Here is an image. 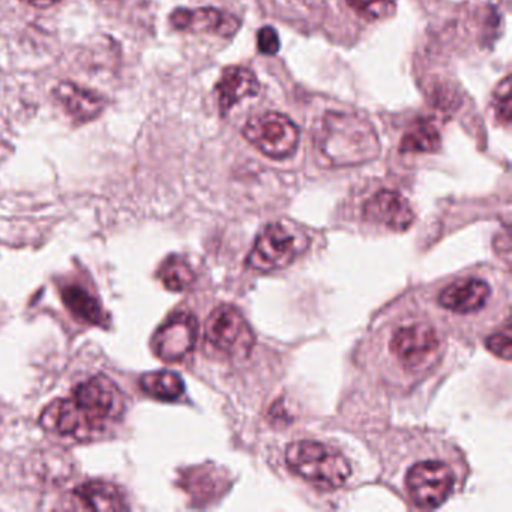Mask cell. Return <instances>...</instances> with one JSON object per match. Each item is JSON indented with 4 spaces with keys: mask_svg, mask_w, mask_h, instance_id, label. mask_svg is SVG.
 I'll list each match as a JSON object with an SVG mask.
<instances>
[{
    "mask_svg": "<svg viewBox=\"0 0 512 512\" xmlns=\"http://www.w3.org/2000/svg\"><path fill=\"white\" fill-rule=\"evenodd\" d=\"M410 499L422 509H436L451 496L454 473L442 461H421L410 467L406 478Z\"/></svg>",
    "mask_w": 512,
    "mask_h": 512,
    "instance_id": "7",
    "label": "cell"
},
{
    "mask_svg": "<svg viewBox=\"0 0 512 512\" xmlns=\"http://www.w3.org/2000/svg\"><path fill=\"white\" fill-rule=\"evenodd\" d=\"M347 4L368 22L388 19L395 13L394 0H347Z\"/></svg>",
    "mask_w": 512,
    "mask_h": 512,
    "instance_id": "20",
    "label": "cell"
},
{
    "mask_svg": "<svg viewBox=\"0 0 512 512\" xmlns=\"http://www.w3.org/2000/svg\"><path fill=\"white\" fill-rule=\"evenodd\" d=\"M140 386L146 394L161 401H175L184 394V382L173 371H154L140 379Z\"/></svg>",
    "mask_w": 512,
    "mask_h": 512,
    "instance_id": "17",
    "label": "cell"
},
{
    "mask_svg": "<svg viewBox=\"0 0 512 512\" xmlns=\"http://www.w3.org/2000/svg\"><path fill=\"white\" fill-rule=\"evenodd\" d=\"M257 49L262 55H277L280 50V38H278L277 31L269 26L260 29L257 34Z\"/></svg>",
    "mask_w": 512,
    "mask_h": 512,
    "instance_id": "23",
    "label": "cell"
},
{
    "mask_svg": "<svg viewBox=\"0 0 512 512\" xmlns=\"http://www.w3.org/2000/svg\"><path fill=\"white\" fill-rule=\"evenodd\" d=\"M305 244H299L295 230L281 223L269 224L257 236L248 256V266L254 271L274 272L287 268L296 259Z\"/></svg>",
    "mask_w": 512,
    "mask_h": 512,
    "instance_id": "6",
    "label": "cell"
},
{
    "mask_svg": "<svg viewBox=\"0 0 512 512\" xmlns=\"http://www.w3.org/2000/svg\"><path fill=\"white\" fill-rule=\"evenodd\" d=\"M74 406L82 421L83 431L103 428L113 416L121 412V395L112 380L107 377H92L88 382L77 386L73 397Z\"/></svg>",
    "mask_w": 512,
    "mask_h": 512,
    "instance_id": "5",
    "label": "cell"
},
{
    "mask_svg": "<svg viewBox=\"0 0 512 512\" xmlns=\"http://www.w3.org/2000/svg\"><path fill=\"white\" fill-rule=\"evenodd\" d=\"M55 97L76 122L94 121L106 107V101L101 95L71 82L58 85L55 89Z\"/></svg>",
    "mask_w": 512,
    "mask_h": 512,
    "instance_id": "14",
    "label": "cell"
},
{
    "mask_svg": "<svg viewBox=\"0 0 512 512\" xmlns=\"http://www.w3.org/2000/svg\"><path fill=\"white\" fill-rule=\"evenodd\" d=\"M440 134L431 122L419 121L404 134L400 151L403 154H434L440 149Z\"/></svg>",
    "mask_w": 512,
    "mask_h": 512,
    "instance_id": "16",
    "label": "cell"
},
{
    "mask_svg": "<svg viewBox=\"0 0 512 512\" xmlns=\"http://www.w3.org/2000/svg\"><path fill=\"white\" fill-rule=\"evenodd\" d=\"M286 461L293 473L322 490L343 487L352 473L349 460L340 451L314 440L290 443Z\"/></svg>",
    "mask_w": 512,
    "mask_h": 512,
    "instance_id": "2",
    "label": "cell"
},
{
    "mask_svg": "<svg viewBox=\"0 0 512 512\" xmlns=\"http://www.w3.org/2000/svg\"><path fill=\"white\" fill-rule=\"evenodd\" d=\"M364 215L371 223L385 226L394 232H404L412 226L415 214L409 202L397 191L382 190L364 206Z\"/></svg>",
    "mask_w": 512,
    "mask_h": 512,
    "instance_id": "11",
    "label": "cell"
},
{
    "mask_svg": "<svg viewBox=\"0 0 512 512\" xmlns=\"http://www.w3.org/2000/svg\"><path fill=\"white\" fill-rule=\"evenodd\" d=\"M170 23L178 31L215 34L223 38H232L241 28L239 19L215 8H200V10L179 8L173 11Z\"/></svg>",
    "mask_w": 512,
    "mask_h": 512,
    "instance_id": "10",
    "label": "cell"
},
{
    "mask_svg": "<svg viewBox=\"0 0 512 512\" xmlns=\"http://www.w3.org/2000/svg\"><path fill=\"white\" fill-rule=\"evenodd\" d=\"M490 286L478 278L455 281L440 292L439 304L458 314L475 313L487 304Z\"/></svg>",
    "mask_w": 512,
    "mask_h": 512,
    "instance_id": "12",
    "label": "cell"
},
{
    "mask_svg": "<svg viewBox=\"0 0 512 512\" xmlns=\"http://www.w3.org/2000/svg\"><path fill=\"white\" fill-rule=\"evenodd\" d=\"M199 335L196 317L188 313H178L170 317L155 334L154 350L164 362H178L193 352Z\"/></svg>",
    "mask_w": 512,
    "mask_h": 512,
    "instance_id": "9",
    "label": "cell"
},
{
    "mask_svg": "<svg viewBox=\"0 0 512 512\" xmlns=\"http://www.w3.org/2000/svg\"><path fill=\"white\" fill-rule=\"evenodd\" d=\"M242 134L254 148L274 160L292 157L301 137L292 119L281 113L254 116L245 124Z\"/></svg>",
    "mask_w": 512,
    "mask_h": 512,
    "instance_id": "4",
    "label": "cell"
},
{
    "mask_svg": "<svg viewBox=\"0 0 512 512\" xmlns=\"http://www.w3.org/2000/svg\"><path fill=\"white\" fill-rule=\"evenodd\" d=\"M74 496L91 511H121L125 508L121 491L109 482H86L74 491Z\"/></svg>",
    "mask_w": 512,
    "mask_h": 512,
    "instance_id": "15",
    "label": "cell"
},
{
    "mask_svg": "<svg viewBox=\"0 0 512 512\" xmlns=\"http://www.w3.org/2000/svg\"><path fill=\"white\" fill-rule=\"evenodd\" d=\"M494 113L500 124L508 125L511 122V76H506L494 92Z\"/></svg>",
    "mask_w": 512,
    "mask_h": 512,
    "instance_id": "21",
    "label": "cell"
},
{
    "mask_svg": "<svg viewBox=\"0 0 512 512\" xmlns=\"http://www.w3.org/2000/svg\"><path fill=\"white\" fill-rule=\"evenodd\" d=\"M487 349L490 350L493 355L497 358L503 359V361H509L512 353V338L511 329L506 326L503 331L497 332V334L491 335L487 340Z\"/></svg>",
    "mask_w": 512,
    "mask_h": 512,
    "instance_id": "22",
    "label": "cell"
},
{
    "mask_svg": "<svg viewBox=\"0 0 512 512\" xmlns=\"http://www.w3.org/2000/svg\"><path fill=\"white\" fill-rule=\"evenodd\" d=\"M259 92V80L250 68H226L217 83L218 106H220L221 116L229 115L233 106L241 103L244 98L256 97Z\"/></svg>",
    "mask_w": 512,
    "mask_h": 512,
    "instance_id": "13",
    "label": "cell"
},
{
    "mask_svg": "<svg viewBox=\"0 0 512 512\" xmlns=\"http://www.w3.org/2000/svg\"><path fill=\"white\" fill-rule=\"evenodd\" d=\"M205 340L215 352L230 359L247 358L254 347V334L241 311L221 305L206 320Z\"/></svg>",
    "mask_w": 512,
    "mask_h": 512,
    "instance_id": "3",
    "label": "cell"
},
{
    "mask_svg": "<svg viewBox=\"0 0 512 512\" xmlns=\"http://www.w3.org/2000/svg\"><path fill=\"white\" fill-rule=\"evenodd\" d=\"M440 347L436 329L424 322L409 323L395 331L391 352L407 370H418L436 356Z\"/></svg>",
    "mask_w": 512,
    "mask_h": 512,
    "instance_id": "8",
    "label": "cell"
},
{
    "mask_svg": "<svg viewBox=\"0 0 512 512\" xmlns=\"http://www.w3.org/2000/svg\"><path fill=\"white\" fill-rule=\"evenodd\" d=\"M28 4L34 5V7L38 8H49L52 5L58 4L61 0H26Z\"/></svg>",
    "mask_w": 512,
    "mask_h": 512,
    "instance_id": "24",
    "label": "cell"
},
{
    "mask_svg": "<svg viewBox=\"0 0 512 512\" xmlns=\"http://www.w3.org/2000/svg\"><path fill=\"white\" fill-rule=\"evenodd\" d=\"M158 277L166 289L172 290V292H182L194 283L196 275L185 260L172 257L161 266Z\"/></svg>",
    "mask_w": 512,
    "mask_h": 512,
    "instance_id": "19",
    "label": "cell"
},
{
    "mask_svg": "<svg viewBox=\"0 0 512 512\" xmlns=\"http://www.w3.org/2000/svg\"><path fill=\"white\" fill-rule=\"evenodd\" d=\"M319 163L326 167H353L380 155V140L367 119L355 113L331 112L314 136Z\"/></svg>",
    "mask_w": 512,
    "mask_h": 512,
    "instance_id": "1",
    "label": "cell"
},
{
    "mask_svg": "<svg viewBox=\"0 0 512 512\" xmlns=\"http://www.w3.org/2000/svg\"><path fill=\"white\" fill-rule=\"evenodd\" d=\"M62 299H64L68 310H70L74 316L79 317V319L94 323V325L103 322L104 314L100 302H98L94 296L89 295L82 287H67V289H64V292H62Z\"/></svg>",
    "mask_w": 512,
    "mask_h": 512,
    "instance_id": "18",
    "label": "cell"
}]
</instances>
